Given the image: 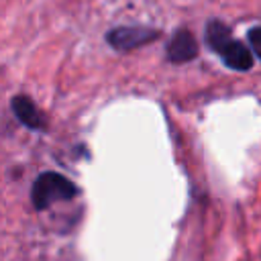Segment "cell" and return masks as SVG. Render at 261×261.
<instances>
[{
	"instance_id": "8992f818",
	"label": "cell",
	"mask_w": 261,
	"mask_h": 261,
	"mask_svg": "<svg viewBox=\"0 0 261 261\" xmlns=\"http://www.w3.org/2000/svg\"><path fill=\"white\" fill-rule=\"evenodd\" d=\"M247 39H249V45H251L255 57L261 61V27H253V29H249Z\"/></svg>"
},
{
	"instance_id": "3957f363",
	"label": "cell",
	"mask_w": 261,
	"mask_h": 261,
	"mask_svg": "<svg viewBox=\"0 0 261 261\" xmlns=\"http://www.w3.org/2000/svg\"><path fill=\"white\" fill-rule=\"evenodd\" d=\"M159 35L161 33L157 29L143 27V24L114 27L106 33V43L116 51H130V49H137L141 45L153 43L155 39H159Z\"/></svg>"
},
{
	"instance_id": "6da1fadb",
	"label": "cell",
	"mask_w": 261,
	"mask_h": 261,
	"mask_svg": "<svg viewBox=\"0 0 261 261\" xmlns=\"http://www.w3.org/2000/svg\"><path fill=\"white\" fill-rule=\"evenodd\" d=\"M204 41L208 47L220 55L222 63L237 71H249L253 67V49L232 37V31L218 18L208 20L204 31Z\"/></svg>"
},
{
	"instance_id": "5b68a950",
	"label": "cell",
	"mask_w": 261,
	"mask_h": 261,
	"mask_svg": "<svg viewBox=\"0 0 261 261\" xmlns=\"http://www.w3.org/2000/svg\"><path fill=\"white\" fill-rule=\"evenodd\" d=\"M10 108H12V114L16 116V120L20 124H24L27 128H31V130H43L47 126L43 112L37 108V104L29 96H24V94L14 96L10 100Z\"/></svg>"
},
{
	"instance_id": "277c9868",
	"label": "cell",
	"mask_w": 261,
	"mask_h": 261,
	"mask_svg": "<svg viewBox=\"0 0 261 261\" xmlns=\"http://www.w3.org/2000/svg\"><path fill=\"white\" fill-rule=\"evenodd\" d=\"M167 61L171 63H188L198 57V43L188 29H177L165 47Z\"/></svg>"
},
{
	"instance_id": "7a4b0ae2",
	"label": "cell",
	"mask_w": 261,
	"mask_h": 261,
	"mask_svg": "<svg viewBox=\"0 0 261 261\" xmlns=\"http://www.w3.org/2000/svg\"><path fill=\"white\" fill-rule=\"evenodd\" d=\"M77 194H80V188L57 171L39 173L31 188V200L37 210H45L61 200H71Z\"/></svg>"
}]
</instances>
